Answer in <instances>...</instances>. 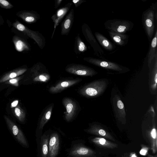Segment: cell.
<instances>
[{"label": "cell", "instance_id": "1", "mask_svg": "<svg viewBox=\"0 0 157 157\" xmlns=\"http://www.w3.org/2000/svg\"><path fill=\"white\" fill-rule=\"evenodd\" d=\"M85 141L81 139L73 140L70 147L65 150L66 157H91L95 152L86 146Z\"/></svg>", "mask_w": 157, "mask_h": 157}, {"label": "cell", "instance_id": "2", "mask_svg": "<svg viewBox=\"0 0 157 157\" xmlns=\"http://www.w3.org/2000/svg\"><path fill=\"white\" fill-rule=\"evenodd\" d=\"M104 25L108 31L124 34L132 29L134 24L129 20L115 19L107 20L104 23Z\"/></svg>", "mask_w": 157, "mask_h": 157}, {"label": "cell", "instance_id": "3", "mask_svg": "<svg viewBox=\"0 0 157 157\" xmlns=\"http://www.w3.org/2000/svg\"><path fill=\"white\" fill-rule=\"evenodd\" d=\"M107 86V83L105 80L95 81L81 88L79 90L78 92L86 97H96L103 93Z\"/></svg>", "mask_w": 157, "mask_h": 157}, {"label": "cell", "instance_id": "4", "mask_svg": "<svg viewBox=\"0 0 157 157\" xmlns=\"http://www.w3.org/2000/svg\"><path fill=\"white\" fill-rule=\"evenodd\" d=\"M12 26L33 40L40 49L44 48L45 45L46 41L41 33L29 29L17 20L13 23Z\"/></svg>", "mask_w": 157, "mask_h": 157}, {"label": "cell", "instance_id": "5", "mask_svg": "<svg viewBox=\"0 0 157 157\" xmlns=\"http://www.w3.org/2000/svg\"><path fill=\"white\" fill-rule=\"evenodd\" d=\"M81 28L83 36L92 48L95 54L100 58L104 59L105 58L104 51L93 34L89 26L84 23L82 25Z\"/></svg>", "mask_w": 157, "mask_h": 157}, {"label": "cell", "instance_id": "6", "mask_svg": "<svg viewBox=\"0 0 157 157\" xmlns=\"http://www.w3.org/2000/svg\"><path fill=\"white\" fill-rule=\"evenodd\" d=\"M155 13L153 9L149 8L143 13L142 23L149 39H151L153 35L155 28Z\"/></svg>", "mask_w": 157, "mask_h": 157}, {"label": "cell", "instance_id": "7", "mask_svg": "<svg viewBox=\"0 0 157 157\" xmlns=\"http://www.w3.org/2000/svg\"><path fill=\"white\" fill-rule=\"evenodd\" d=\"M6 120L10 133L16 141L23 147L29 148V145L27 140L20 128L8 118Z\"/></svg>", "mask_w": 157, "mask_h": 157}, {"label": "cell", "instance_id": "8", "mask_svg": "<svg viewBox=\"0 0 157 157\" xmlns=\"http://www.w3.org/2000/svg\"><path fill=\"white\" fill-rule=\"evenodd\" d=\"M34 82H46L50 79L46 67L42 63L38 62L34 64L31 70Z\"/></svg>", "mask_w": 157, "mask_h": 157}, {"label": "cell", "instance_id": "9", "mask_svg": "<svg viewBox=\"0 0 157 157\" xmlns=\"http://www.w3.org/2000/svg\"><path fill=\"white\" fill-rule=\"evenodd\" d=\"M65 70L69 73L83 76H92L97 73L93 68L80 64H69L66 66Z\"/></svg>", "mask_w": 157, "mask_h": 157}, {"label": "cell", "instance_id": "10", "mask_svg": "<svg viewBox=\"0 0 157 157\" xmlns=\"http://www.w3.org/2000/svg\"><path fill=\"white\" fill-rule=\"evenodd\" d=\"M83 59L91 64L106 69L117 71H122L123 70L124 67L121 65L104 59L86 57H84Z\"/></svg>", "mask_w": 157, "mask_h": 157}, {"label": "cell", "instance_id": "11", "mask_svg": "<svg viewBox=\"0 0 157 157\" xmlns=\"http://www.w3.org/2000/svg\"><path fill=\"white\" fill-rule=\"evenodd\" d=\"M62 103L66 108L65 119L67 122L72 121L77 114L78 107L76 103L72 99L66 98H63Z\"/></svg>", "mask_w": 157, "mask_h": 157}, {"label": "cell", "instance_id": "12", "mask_svg": "<svg viewBox=\"0 0 157 157\" xmlns=\"http://www.w3.org/2000/svg\"><path fill=\"white\" fill-rule=\"evenodd\" d=\"M61 145L60 136L56 131H52L48 142L49 157H57Z\"/></svg>", "mask_w": 157, "mask_h": 157}, {"label": "cell", "instance_id": "13", "mask_svg": "<svg viewBox=\"0 0 157 157\" xmlns=\"http://www.w3.org/2000/svg\"><path fill=\"white\" fill-rule=\"evenodd\" d=\"M52 131L49 129L43 133L39 144L37 146L38 157H49L48 142Z\"/></svg>", "mask_w": 157, "mask_h": 157}, {"label": "cell", "instance_id": "14", "mask_svg": "<svg viewBox=\"0 0 157 157\" xmlns=\"http://www.w3.org/2000/svg\"><path fill=\"white\" fill-rule=\"evenodd\" d=\"M53 107V105H52L47 108L39 121L36 132L37 146L39 144L40 138L43 134V128L51 117Z\"/></svg>", "mask_w": 157, "mask_h": 157}, {"label": "cell", "instance_id": "15", "mask_svg": "<svg viewBox=\"0 0 157 157\" xmlns=\"http://www.w3.org/2000/svg\"><path fill=\"white\" fill-rule=\"evenodd\" d=\"M72 4V3L68 2L57 10L55 13L52 16L51 19L54 23V29L51 37L52 39L53 37L56 27L68 12Z\"/></svg>", "mask_w": 157, "mask_h": 157}, {"label": "cell", "instance_id": "16", "mask_svg": "<svg viewBox=\"0 0 157 157\" xmlns=\"http://www.w3.org/2000/svg\"><path fill=\"white\" fill-rule=\"evenodd\" d=\"M81 78L65 80L61 81L55 86L51 87L49 89L51 93L55 94L60 92L65 89L73 86L81 81Z\"/></svg>", "mask_w": 157, "mask_h": 157}, {"label": "cell", "instance_id": "17", "mask_svg": "<svg viewBox=\"0 0 157 157\" xmlns=\"http://www.w3.org/2000/svg\"><path fill=\"white\" fill-rule=\"evenodd\" d=\"M16 15L28 24L36 23L40 17L39 14L33 10H21L17 13Z\"/></svg>", "mask_w": 157, "mask_h": 157}, {"label": "cell", "instance_id": "18", "mask_svg": "<svg viewBox=\"0 0 157 157\" xmlns=\"http://www.w3.org/2000/svg\"><path fill=\"white\" fill-rule=\"evenodd\" d=\"M74 19V12L73 9H71L61 25V34L67 36L68 35L73 25Z\"/></svg>", "mask_w": 157, "mask_h": 157}, {"label": "cell", "instance_id": "19", "mask_svg": "<svg viewBox=\"0 0 157 157\" xmlns=\"http://www.w3.org/2000/svg\"><path fill=\"white\" fill-rule=\"evenodd\" d=\"M86 132L92 134L101 136L115 141L111 135L99 125L94 124L90 125L89 127L84 129Z\"/></svg>", "mask_w": 157, "mask_h": 157}, {"label": "cell", "instance_id": "20", "mask_svg": "<svg viewBox=\"0 0 157 157\" xmlns=\"http://www.w3.org/2000/svg\"><path fill=\"white\" fill-rule=\"evenodd\" d=\"M94 35L98 42L105 49L110 52L115 49V45L102 34L95 32Z\"/></svg>", "mask_w": 157, "mask_h": 157}, {"label": "cell", "instance_id": "21", "mask_svg": "<svg viewBox=\"0 0 157 157\" xmlns=\"http://www.w3.org/2000/svg\"><path fill=\"white\" fill-rule=\"evenodd\" d=\"M108 32L111 39L117 44L123 46L127 44L129 37L128 35Z\"/></svg>", "mask_w": 157, "mask_h": 157}, {"label": "cell", "instance_id": "22", "mask_svg": "<svg viewBox=\"0 0 157 157\" xmlns=\"http://www.w3.org/2000/svg\"><path fill=\"white\" fill-rule=\"evenodd\" d=\"M12 40L15 48L18 52L29 51L30 49L29 44L21 38L15 36L13 37Z\"/></svg>", "mask_w": 157, "mask_h": 157}, {"label": "cell", "instance_id": "23", "mask_svg": "<svg viewBox=\"0 0 157 157\" xmlns=\"http://www.w3.org/2000/svg\"><path fill=\"white\" fill-rule=\"evenodd\" d=\"M157 43V29L156 30L154 37L153 38L150 46L148 55V63L150 66L155 55L157 54L156 49Z\"/></svg>", "mask_w": 157, "mask_h": 157}, {"label": "cell", "instance_id": "24", "mask_svg": "<svg viewBox=\"0 0 157 157\" xmlns=\"http://www.w3.org/2000/svg\"><path fill=\"white\" fill-rule=\"evenodd\" d=\"M89 140L90 142L96 145L102 147L113 148L117 147V144L110 142L103 138L95 137L92 138Z\"/></svg>", "mask_w": 157, "mask_h": 157}, {"label": "cell", "instance_id": "25", "mask_svg": "<svg viewBox=\"0 0 157 157\" xmlns=\"http://www.w3.org/2000/svg\"><path fill=\"white\" fill-rule=\"evenodd\" d=\"M87 50V48L81 39L79 34L75 37L74 44V51L76 54H79Z\"/></svg>", "mask_w": 157, "mask_h": 157}, {"label": "cell", "instance_id": "26", "mask_svg": "<svg viewBox=\"0 0 157 157\" xmlns=\"http://www.w3.org/2000/svg\"><path fill=\"white\" fill-rule=\"evenodd\" d=\"M26 68H20L15 70L12 72L6 75L4 77L0 80V82H3L10 79L17 77L20 75L27 71Z\"/></svg>", "mask_w": 157, "mask_h": 157}, {"label": "cell", "instance_id": "27", "mask_svg": "<svg viewBox=\"0 0 157 157\" xmlns=\"http://www.w3.org/2000/svg\"><path fill=\"white\" fill-rule=\"evenodd\" d=\"M155 62L152 71V77L151 81V86L152 89L156 88L157 82V54L155 58Z\"/></svg>", "mask_w": 157, "mask_h": 157}, {"label": "cell", "instance_id": "28", "mask_svg": "<svg viewBox=\"0 0 157 157\" xmlns=\"http://www.w3.org/2000/svg\"><path fill=\"white\" fill-rule=\"evenodd\" d=\"M117 100L116 105L118 113L121 117H125L126 114L124 104L121 100L118 99Z\"/></svg>", "mask_w": 157, "mask_h": 157}, {"label": "cell", "instance_id": "29", "mask_svg": "<svg viewBox=\"0 0 157 157\" xmlns=\"http://www.w3.org/2000/svg\"><path fill=\"white\" fill-rule=\"evenodd\" d=\"M14 112L16 116L17 117L19 120L22 122L24 120L25 117V113L18 107L15 108L14 110Z\"/></svg>", "mask_w": 157, "mask_h": 157}, {"label": "cell", "instance_id": "30", "mask_svg": "<svg viewBox=\"0 0 157 157\" xmlns=\"http://www.w3.org/2000/svg\"><path fill=\"white\" fill-rule=\"evenodd\" d=\"M0 6L5 9H10L13 7V6L9 2L6 0H0Z\"/></svg>", "mask_w": 157, "mask_h": 157}, {"label": "cell", "instance_id": "31", "mask_svg": "<svg viewBox=\"0 0 157 157\" xmlns=\"http://www.w3.org/2000/svg\"><path fill=\"white\" fill-rule=\"evenodd\" d=\"M151 135L153 140H154L155 144L157 146V132L155 128L152 129L151 132Z\"/></svg>", "mask_w": 157, "mask_h": 157}, {"label": "cell", "instance_id": "32", "mask_svg": "<svg viewBox=\"0 0 157 157\" xmlns=\"http://www.w3.org/2000/svg\"><path fill=\"white\" fill-rule=\"evenodd\" d=\"M73 3L74 4L75 8H77L79 6L82 4L86 2L84 0H73Z\"/></svg>", "mask_w": 157, "mask_h": 157}, {"label": "cell", "instance_id": "33", "mask_svg": "<svg viewBox=\"0 0 157 157\" xmlns=\"http://www.w3.org/2000/svg\"><path fill=\"white\" fill-rule=\"evenodd\" d=\"M148 150V149L147 147H143L140 151V153L142 155H146L147 153Z\"/></svg>", "mask_w": 157, "mask_h": 157}, {"label": "cell", "instance_id": "34", "mask_svg": "<svg viewBox=\"0 0 157 157\" xmlns=\"http://www.w3.org/2000/svg\"><path fill=\"white\" fill-rule=\"evenodd\" d=\"M62 1V0H55V8H57L60 6Z\"/></svg>", "mask_w": 157, "mask_h": 157}, {"label": "cell", "instance_id": "35", "mask_svg": "<svg viewBox=\"0 0 157 157\" xmlns=\"http://www.w3.org/2000/svg\"><path fill=\"white\" fill-rule=\"evenodd\" d=\"M17 82L18 80L17 79H12L9 80V82L10 83L13 84H17Z\"/></svg>", "mask_w": 157, "mask_h": 157}, {"label": "cell", "instance_id": "36", "mask_svg": "<svg viewBox=\"0 0 157 157\" xmlns=\"http://www.w3.org/2000/svg\"><path fill=\"white\" fill-rule=\"evenodd\" d=\"M18 103V101L17 100L13 101L11 104V106L12 107H14L16 106Z\"/></svg>", "mask_w": 157, "mask_h": 157}, {"label": "cell", "instance_id": "37", "mask_svg": "<svg viewBox=\"0 0 157 157\" xmlns=\"http://www.w3.org/2000/svg\"><path fill=\"white\" fill-rule=\"evenodd\" d=\"M130 157H137L136 154L134 152H132L130 155Z\"/></svg>", "mask_w": 157, "mask_h": 157}, {"label": "cell", "instance_id": "38", "mask_svg": "<svg viewBox=\"0 0 157 157\" xmlns=\"http://www.w3.org/2000/svg\"><path fill=\"white\" fill-rule=\"evenodd\" d=\"M148 156H149V157H153V156H151V155H148Z\"/></svg>", "mask_w": 157, "mask_h": 157}, {"label": "cell", "instance_id": "39", "mask_svg": "<svg viewBox=\"0 0 157 157\" xmlns=\"http://www.w3.org/2000/svg\"><path fill=\"white\" fill-rule=\"evenodd\" d=\"M1 25V22H0V25Z\"/></svg>", "mask_w": 157, "mask_h": 157}, {"label": "cell", "instance_id": "40", "mask_svg": "<svg viewBox=\"0 0 157 157\" xmlns=\"http://www.w3.org/2000/svg\"></svg>", "mask_w": 157, "mask_h": 157}]
</instances>
